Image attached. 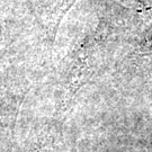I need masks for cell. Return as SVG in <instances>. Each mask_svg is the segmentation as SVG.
I'll use <instances>...</instances> for the list:
<instances>
[{"label": "cell", "mask_w": 152, "mask_h": 152, "mask_svg": "<svg viewBox=\"0 0 152 152\" xmlns=\"http://www.w3.org/2000/svg\"><path fill=\"white\" fill-rule=\"evenodd\" d=\"M22 102L23 95L0 88V143L12 133Z\"/></svg>", "instance_id": "1"}, {"label": "cell", "mask_w": 152, "mask_h": 152, "mask_svg": "<svg viewBox=\"0 0 152 152\" xmlns=\"http://www.w3.org/2000/svg\"><path fill=\"white\" fill-rule=\"evenodd\" d=\"M51 142H37L32 147L27 149L25 152H54Z\"/></svg>", "instance_id": "2"}]
</instances>
